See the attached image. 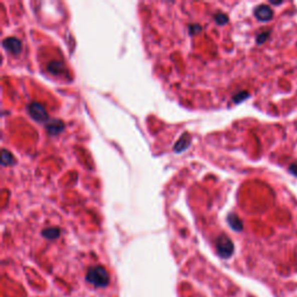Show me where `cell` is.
<instances>
[{
	"instance_id": "6da1fadb",
	"label": "cell",
	"mask_w": 297,
	"mask_h": 297,
	"mask_svg": "<svg viewBox=\"0 0 297 297\" xmlns=\"http://www.w3.org/2000/svg\"><path fill=\"white\" fill-rule=\"evenodd\" d=\"M87 281L95 287H106L109 282V275L103 267L95 266L87 272Z\"/></svg>"
},
{
	"instance_id": "7a4b0ae2",
	"label": "cell",
	"mask_w": 297,
	"mask_h": 297,
	"mask_svg": "<svg viewBox=\"0 0 297 297\" xmlns=\"http://www.w3.org/2000/svg\"><path fill=\"white\" fill-rule=\"evenodd\" d=\"M28 113L31 116L34 118L35 121L37 122H48V113L44 107L41 105V103H37V102H32L29 103L28 107Z\"/></svg>"
},
{
	"instance_id": "3957f363",
	"label": "cell",
	"mask_w": 297,
	"mask_h": 297,
	"mask_svg": "<svg viewBox=\"0 0 297 297\" xmlns=\"http://www.w3.org/2000/svg\"><path fill=\"white\" fill-rule=\"evenodd\" d=\"M216 247L218 253H220V255L223 258H229L233 252L232 241L226 236L218 237V239L216 240Z\"/></svg>"
},
{
	"instance_id": "277c9868",
	"label": "cell",
	"mask_w": 297,
	"mask_h": 297,
	"mask_svg": "<svg viewBox=\"0 0 297 297\" xmlns=\"http://www.w3.org/2000/svg\"><path fill=\"white\" fill-rule=\"evenodd\" d=\"M3 47L13 55L20 54L21 51V41L16 39V37H9L3 42Z\"/></svg>"
},
{
	"instance_id": "5b68a950",
	"label": "cell",
	"mask_w": 297,
	"mask_h": 297,
	"mask_svg": "<svg viewBox=\"0 0 297 297\" xmlns=\"http://www.w3.org/2000/svg\"><path fill=\"white\" fill-rule=\"evenodd\" d=\"M254 16H255V18L258 19L259 21L265 22V21L272 20L274 13H273V10L269 9L268 6L260 5V6L257 7V9L254 10Z\"/></svg>"
},
{
	"instance_id": "8992f818",
	"label": "cell",
	"mask_w": 297,
	"mask_h": 297,
	"mask_svg": "<svg viewBox=\"0 0 297 297\" xmlns=\"http://www.w3.org/2000/svg\"><path fill=\"white\" fill-rule=\"evenodd\" d=\"M63 129H64V123L59 120H53L47 123V131L50 135H57L63 131Z\"/></svg>"
},
{
	"instance_id": "52a82bcc",
	"label": "cell",
	"mask_w": 297,
	"mask_h": 297,
	"mask_svg": "<svg viewBox=\"0 0 297 297\" xmlns=\"http://www.w3.org/2000/svg\"><path fill=\"white\" fill-rule=\"evenodd\" d=\"M48 70H49V72H51L53 74H63L65 73V66L63 64L62 62H58V61H54L51 62L49 65H48Z\"/></svg>"
},
{
	"instance_id": "ba28073f",
	"label": "cell",
	"mask_w": 297,
	"mask_h": 297,
	"mask_svg": "<svg viewBox=\"0 0 297 297\" xmlns=\"http://www.w3.org/2000/svg\"><path fill=\"white\" fill-rule=\"evenodd\" d=\"M228 222L229 225L233 230H236V231H241L243 230V223H241L240 218L236 214H230L228 216Z\"/></svg>"
},
{
	"instance_id": "9c48e42d",
	"label": "cell",
	"mask_w": 297,
	"mask_h": 297,
	"mask_svg": "<svg viewBox=\"0 0 297 297\" xmlns=\"http://www.w3.org/2000/svg\"><path fill=\"white\" fill-rule=\"evenodd\" d=\"M189 145H191V138H189L188 135H185L181 137L176 145H174V151L176 152H183L187 148Z\"/></svg>"
},
{
	"instance_id": "30bf717a",
	"label": "cell",
	"mask_w": 297,
	"mask_h": 297,
	"mask_svg": "<svg viewBox=\"0 0 297 297\" xmlns=\"http://www.w3.org/2000/svg\"><path fill=\"white\" fill-rule=\"evenodd\" d=\"M2 164L4 166H9V165L14 164L13 155L7 150H5V148H4L3 152H2Z\"/></svg>"
},
{
	"instance_id": "8fae6325",
	"label": "cell",
	"mask_w": 297,
	"mask_h": 297,
	"mask_svg": "<svg viewBox=\"0 0 297 297\" xmlns=\"http://www.w3.org/2000/svg\"><path fill=\"white\" fill-rule=\"evenodd\" d=\"M59 229L58 228H48L46 230H43L42 235L43 237H46L47 239H56L59 236Z\"/></svg>"
},
{
	"instance_id": "7c38bea8",
	"label": "cell",
	"mask_w": 297,
	"mask_h": 297,
	"mask_svg": "<svg viewBox=\"0 0 297 297\" xmlns=\"http://www.w3.org/2000/svg\"><path fill=\"white\" fill-rule=\"evenodd\" d=\"M215 19H216V22L218 25H225L226 22H228V17L225 16V14H217L216 17H215Z\"/></svg>"
},
{
	"instance_id": "4fadbf2b",
	"label": "cell",
	"mask_w": 297,
	"mask_h": 297,
	"mask_svg": "<svg viewBox=\"0 0 297 297\" xmlns=\"http://www.w3.org/2000/svg\"><path fill=\"white\" fill-rule=\"evenodd\" d=\"M269 34H270V32L269 31H267V32H262L261 34H260L259 36H258V39H257V42L259 43V44H261V43H263L265 42V41L267 40V37L269 36Z\"/></svg>"
},
{
	"instance_id": "5bb4252c",
	"label": "cell",
	"mask_w": 297,
	"mask_h": 297,
	"mask_svg": "<svg viewBox=\"0 0 297 297\" xmlns=\"http://www.w3.org/2000/svg\"><path fill=\"white\" fill-rule=\"evenodd\" d=\"M247 98H248V93L247 92H243V93H240V94L236 95L235 98H233V100H235L236 103H239V102L243 101V100L247 99Z\"/></svg>"
},
{
	"instance_id": "9a60e30c",
	"label": "cell",
	"mask_w": 297,
	"mask_h": 297,
	"mask_svg": "<svg viewBox=\"0 0 297 297\" xmlns=\"http://www.w3.org/2000/svg\"><path fill=\"white\" fill-rule=\"evenodd\" d=\"M289 172L294 174L295 177H297V163H294V164H291L289 166Z\"/></svg>"
}]
</instances>
